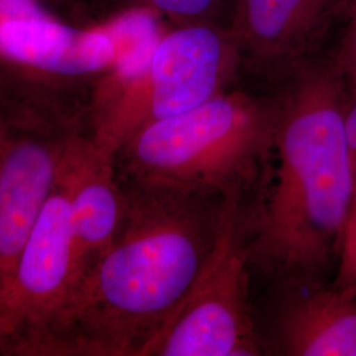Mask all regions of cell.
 I'll return each mask as SVG.
<instances>
[{"instance_id":"7c38bea8","label":"cell","mask_w":356,"mask_h":356,"mask_svg":"<svg viewBox=\"0 0 356 356\" xmlns=\"http://www.w3.org/2000/svg\"><path fill=\"white\" fill-rule=\"evenodd\" d=\"M113 8V15L129 10L156 13L172 26L219 23L225 0H92ZM111 15V16H113Z\"/></svg>"},{"instance_id":"6da1fadb","label":"cell","mask_w":356,"mask_h":356,"mask_svg":"<svg viewBox=\"0 0 356 356\" xmlns=\"http://www.w3.org/2000/svg\"><path fill=\"white\" fill-rule=\"evenodd\" d=\"M122 186V185H120ZM114 238L23 355L147 356L216 234L206 195L123 188Z\"/></svg>"},{"instance_id":"ba28073f","label":"cell","mask_w":356,"mask_h":356,"mask_svg":"<svg viewBox=\"0 0 356 356\" xmlns=\"http://www.w3.org/2000/svg\"><path fill=\"white\" fill-rule=\"evenodd\" d=\"M70 151L0 300V354L23 355L70 292L74 275Z\"/></svg>"},{"instance_id":"8fae6325","label":"cell","mask_w":356,"mask_h":356,"mask_svg":"<svg viewBox=\"0 0 356 356\" xmlns=\"http://www.w3.org/2000/svg\"><path fill=\"white\" fill-rule=\"evenodd\" d=\"M273 317V343L282 355L356 356V292L319 282L285 285Z\"/></svg>"},{"instance_id":"3957f363","label":"cell","mask_w":356,"mask_h":356,"mask_svg":"<svg viewBox=\"0 0 356 356\" xmlns=\"http://www.w3.org/2000/svg\"><path fill=\"white\" fill-rule=\"evenodd\" d=\"M279 101L222 91L136 131L114 154L123 188L209 195L243 186L270 153Z\"/></svg>"},{"instance_id":"e0dca14e","label":"cell","mask_w":356,"mask_h":356,"mask_svg":"<svg viewBox=\"0 0 356 356\" xmlns=\"http://www.w3.org/2000/svg\"><path fill=\"white\" fill-rule=\"evenodd\" d=\"M1 135H3V116H1V111H0V140H1Z\"/></svg>"},{"instance_id":"277c9868","label":"cell","mask_w":356,"mask_h":356,"mask_svg":"<svg viewBox=\"0 0 356 356\" xmlns=\"http://www.w3.org/2000/svg\"><path fill=\"white\" fill-rule=\"evenodd\" d=\"M164 32L161 17L145 10L82 26L38 7L0 3V91L91 110L103 78L143 63Z\"/></svg>"},{"instance_id":"30bf717a","label":"cell","mask_w":356,"mask_h":356,"mask_svg":"<svg viewBox=\"0 0 356 356\" xmlns=\"http://www.w3.org/2000/svg\"><path fill=\"white\" fill-rule=\"evenodd\" d=\"M69 161L74 238L72 291L113 241L123 213L124 194L115 173L114 156L92 140L91 132L76 139Z\"/></svg>"},{"instance_id":"9c48e42d","label":"cell","mask_w":356,"mask_h":356,"mask_svg":"<svg viewBox=\"0 0 356 356\" xmlns=\"http://www.w3.org/2000/svg\"><path fill=\"white\" fill-rule=\"evenodd\" d=\"M346 0H234L229 32L241 63L282 78L313 58Z\"/></svg>"},{"instance_id":"5bb4252c","label":"cell","mask_w":356,"mask_h":356,"mask_svg":"<svg viewBox=\"0 0 356 356\" xmlns=\"http://www.w3.org/2000/svg\"><path fill=\"white\" fill-rule=\"evenodd\" d=\"M332 286L356 292V195L344 226L338 254V272Z\"/></svg>"},{"instance_id":"9a60e30c","label":"cell","mask_w":356,"mask_h":356,"mask_svg":"<svg viewBox=\"0 0 356 356\" xmlns=\"http://www.w3.org/2000/svg\"><path fill=\"white\" fill-rule=\"evenodd\" d=\"M346 135H347V141L350 147V153L353 159V168H354V179H355V191L354 197L356 195V94L354 95V101L351 104L347 106L346 111Z\"/></svg>"},{"instance_id":"7a4b0ae2","label":"cell","mask_w":356,"mask_h":356,"mask_svg":"<svg viewBox=\"0 0 356 356\" xmlns=\"http://www.w3.org/2000/svg\"><path fill=\"white\" fill-rule=\"evenodd\" d=\"M285 79L276 164L247 243L250 267L280 286L321 281L338 259L355 191L343 78L313 57Z\"/></svg>"},{"instance_id":"2e32d148","label":"cell","mask_w":356,"mask_h":356,"mask_svg":"<svg viewBox=\"0 0 356 356\" xmlns=\"http://www.w3.org/2000/svg\"><path fill=\"white\" fill-rule=\"evenodd\" d=\"M63 0H0V3L7 4H22V6H33L38 7L47 13L51 11V8H56L60 6ZM53 15V13H51Z\"/></svg>"},{"instance_id":"5b68a950","label":"cell","mask_w":356,"mask_h":356,"mask_svg":"<svg viewBox=\"0 0 356 356\" xmlns=\"http://www.w3.org/2000/svg\"><path fill=\"white\" fill-rule=\"evenodd\" d=\"M241 64L229 28L172 26L138 69L99 82L91 102L92 140L114 156L140 128L225 91Z\"/></svg>"},{"instance_id":"52a82bcc","label":"cell","mask_w":356,"mask_h":356,"mask_svg":"<svg viewBox=\"0 0 356 356\" xmlns=\"http://www.w3.org/2000/svg\"><path fill=\"white\" fill-rule=\"evenodd\" d=\"M0 300L19 256L63 173L74 141L91 132L83 115L60 107L0 102Z\"/></svg>"},{"instance_id":"4fadbf2b","label":"cell","mask_w":356,"mask_h":356,"mask_svg":"<svg viewBox=\"0 0 356 356\" xmlns=\"http://www.w3.org/2000/svg\"><path fill=\"white\" fill-rule=\"evenodd\" d=\"M343 33L338 49L331 60L344 83L356 94V0H346L343 15Z\"/></svg>"},{"instance_id":"8992f818","label":"cell","mask_w":356,"mask_h":356,"mask_svg":"<svg viewBox=\"0 0 356 356\" xmlns=\"http://www.w3.org/2000/svg\"><path fill=\"white\" fill-rule=\"evenodd\" d=\"M243 186L222 194L216 234L186 297L147 356L260 355L248 305V248L242 235Z\"/></svg>"}]
</instances>
